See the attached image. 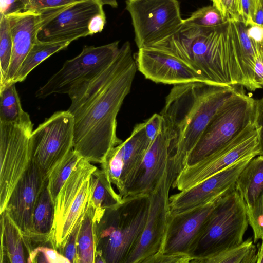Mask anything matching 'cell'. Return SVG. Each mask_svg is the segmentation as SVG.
Wrapping results in <instances>:
<instances>
[{"instance_id":"obj_1","label":"cell","mask_w":263,"mask_h":263,"mask_svg":"<svg viewBox=\"0 0 263 263\" xmlns=\"http://www.w3.org/2000/svg\"><path fill=\"white\" fill-rule=\"evenodd\" d=\"M137 70L130 44L126 42L108 65L68 94V110L74 119L73 149L87 161L101 164L122 142L117 136V117Z\"/></svg>"},{"instance_id":"obj_2","label":"cell","mask_w":263,"mask_h":263,"mask_svg":"<svg viewBox=\"0 0 263 263\" xmlns=\"http://www.w3.org/2000/svg\"><path fill=\"white\" fill-rule=\"evenodd\" d=\"M237 90L235 86L203 82L176 84L171 89L160 114L167 129L177 176L210 120Z\"/></svg>"},{"instance_id":"obj_3","label":"cell","mask_w":263,"mask_h":263,"mask_svg":"<svg viewBox=\"0 0 263 263\" xmlns=\"http://www.w3.org/2000/svg\"><path fill=\"white\" fill-rule=\"evenodd\" d=\"M233 30L230 19L216 28L183 23L173 35L151 47L182 60L207 83L242 86V73Z\"/></svg>"},{"instance_id":"obj_4","label":"cell","mask_w":263,"mask_h":263,"mask_svg":"<svg viewBox=\"0 0 263 263\" xmlns=\"http://www.w3.org/2000/svg\"><path fill=\"white\" fill-rule=\"evenodd\" d=\"M149 206V195H140L106 210L96 223V255L105 263H125L144 229Z\"/></svg>"},{"instance_id":"obj_5","label":"cell","mask_w":263,"mask_h":263,"mask_svg":"<svg viewBox=\"0 0 263 263\" xmlns=\"http://www.w3.org/2000/svg\"><path fill=\"white\" fill-rule=\"evenodd\" d=\"M248 225L246 206L234 189L218 200L191 253V262L240 245Z\"/></svg>"},{"instance_id":"obj_6","label":"cell","mask_w":263,"mask_h":263,"mask_svg":"<svg viewBox=\"0 0 263 263\" xmlns=\"http://www.w3.org/2000/svg\"><path fill=\"white\" fill-rule=\"evenodd\" d=\"M256 99L237 91L218 109L187 156L186 166L215 153L254 121Z\"/></svg>"},{"instance_id":"obj_7","label":"cell","mask_w":263,"mask_h":263,"mask_svg":"<svg viewBox=\"0 0 263 263\" xmlns=\"http://www.w3.org/2000/svg\"><path fill=\"white\" fill-rule=\"evenodd\" d=\"M97 167L82 158L61 189L54 202L50 242L59 251L87 210L91 193L90 176Z\"/></svg>"},{"instance_id":"obj_8","label":"cell","mask_w":263,"mask_h":263,"mask_svg":"<svg viewBox=\"0 0 263 263\" xmlns=\"http://www.w3.org/2000/svg\"><path fill=\"white\" fill-rule=\"evenodd\" d=\"M125 3L138 49L167 39L183 24L177 0H126Z\"/></svg>"},{"instance_id":"obj_9","label":"cell","mask_w":263,"mask_h":263,"mask_svg":"<svg viewBox=\"0 0 263 263\" xmlns=\"http://www.w3.org/2000/svg\"><path fill=\"white\" fill-rule=\"evenodd\" d=\"M30 120L20 124L0 123V213L32 161Z\"/></svg>"},{"instance_id":"obj_10","label":"cell","mask_w":263,"mask_h":263,"mask_svg":"<svg viewBox=\"0 0 263 263\" xmlns=\"http://www.w3.org/2000/svg\"><path fill=\"white\" fill-rule=\"evenodd\" d=\"M259 155V128L254 121L218 151L184 167L176 177L172 187L185 190L248 156Z\"/></svg>"},{"instance_id":"obj_11","label":"cell","mask_w":263,"mask_h":263,"mask_svg":"<svg viewBox=\"0 0 263 263\" xmlns=\"http://www.w3.org/2000/svg\"><path fill=\"white\" fill-rule=\"evenodd\" d=\"M118 41L100 46H85L76 57L66 61L62 68L35 93L44 99L53 94H68L74 87L98 74L117 55Z\"/></svg>"},{"instance_id":"obj_12","label":"cell","mask_w":263,"mask_h":263,"mask_svg":"<svg viewBox=\"0 0 263 263\" xmlns=\"http://www.w3.org/2000/svg\"><path fill=\"white\" fill-rule=\"evenodd\" d=\"M176 176L170 157L165 173L149 194V211L144 229L125 263H144L160 251L171 215L169 193Z\"/></svg>"},{"instance_id":"obj_13","label":"cell","mask_w":263,"mask_h":263,"mask_svg":"<svg viewBox=\"0 0 263 263\" xmlns=\"http://www.w3.org/2000/svg\"><path fill=\"white\" fill-rule=\"evenodd\" d=\"M74 119L67 110L54 112L33 130L32 161L47 177L54 167L73 149Z\"/></svg>"},{"instance_id":"obj_14","label":"cell","mask_w":263,"mask_h":263,"mask_svg":"<svg viewBox=\"0 0 263 263\" xmlns=\"http://www.w3.org/2000/svg\"><path fill=\"white\" fill-rule=\"evenodd\" d=\"M152 142L145 131L144 122L136 125L130 135L110 150L100 164L111 183L121 197L128 190L143 157Z\"/></svg>"},{"instance_id":"obj_15","label":"cell","mask_w":263,"mask_h":263,"mask_svg":"<svg viewBox=\"0 0 263 263\" xmlns=\"http://www.w3.org/2000/svg\"><path fill=\"white\" fill-rule=\"evenodd\" d=\"M255 156H248L194 186L171 195L169 198L170 214L204 205L234 190L239 175Z\"/></svg>"},{"instance_id":"obj_16","label":"cell","mask_w":263,"mask_h":263,"mask_svg":"<svg viewBox=\"0 0 263 263\" xmlns=\"http://www.w3.org/2000/svg\"><path fill=\"white\" fill-rule=\"evenodd\" d=\"M134 57L137 70L155 83L174 85L191 82L207 83L187 63L163 50L143 47L139 49Z\"/></svg>"},{"instance_id":"obj_17","label":"cell","mask_w":263,"mask_h":263,"mask_svg":"<svg viewBox=\"0 0 263 263\" xmlns=\"http://www.w3.org/2000/svg\"><path fill=\"white\" fill-rule=\"evenodd\" d=\"M101 0H81L73 3L45 24L38 39L43 42H73L89 35L88 24L96 14L104 11Z\"/></svg>"},{"instance_id":"obj_18","label":"cell","mask_w":263,"mask_h":263,"mask_svg":"<svg viewBox=\"0 0 263 263\" xmlns=\"http://www.w3.org/2000/svg\"><path fill=\"white\" fill-rule=\"evenodd\" d=\"M68 6L42 13L26 10L6 15L9 21L13 48L11 62L3 89L12 84L22 62L37 41L38 33L41 27Z\"/></svg>"},{"instance_id":"obj_19","label":"cell","mask_w":263,"mask_h":263,"mask_svg":"<svg viewBox=\"0 0 263 263\" xmlns=\"http://www.w3.org/2000/svg\"><path fill=\"white\" fill-rule=\"evenodd\" d=\"M218 200L184 212L171 215L159 253L191 255L204 224Z\"/></svg>"},{"instance_id":"obj_20","label":"cell","mask_w":263,"mask_h":263,"mask_svg":"<svg viewBox=\"0 0 263 263\" xmlns=\"http://www.w3.org/2000/svg\"><path fill=\"white\" fill-rule=\"evenodd\" d=\"M47 178L31 161L14 187L5 210L21 231L23 239L30 234L32 216Z\"/></svg>"},{"instance_id":"obj_21","label":"cell","mask_w":263,"mask_h":263,"mask_svg":"<svg viewBox=\"0 0 263 263\" xmlns=\"http://www.w3.org/2000/svg\"><path fill=\"white\" fill-rule=\"evenodd\" d=\"M170 144V137L164 120L161 132L143 157L127 196L149 195L154 190L169 163Z\"/></svg>"},{"instance_id":"obj_22","label":"cell","mask_w":263,"mask_h":263,"mask_svg":"<svg viewBox=\"0 0 263 263\" xmlns=\"http://www.w3.org/2000/svg\"><path fill=\"white\" fill-rule=\"evenodd\" d=\"M1 213V244L0 262H27L22 234L6 210ZM27 252V251H26Z\"/></svg>"},{"instance_id":"obj_23","label":"cell","mask_w":263,"mask_h":263,"mask_svg":"<svg viewBox=\"0 0 263 263\" xmlns=\"http://www.w3.org/2000/svg\"><path fill=\"white\" fill-rule=\"evenodd\" d=\"M235 190L250 208L263 192V155L253 158L239 175Z\"/></svg>"},{"instance_id":"obj_24","label":"cell","mask_w":263,"mask_h":263,"mask_svg":"<svg viewBox=\"0 0 263 263\" xmlns=\"http://www.w3.org/2000/svg\"><path fill=\"white\" fill-rule=\"evenodd\" d=\"M90 202L95 210L97 222L105 211L121 203L123 198L115 192L112 183L102 169L97 168L90 176Z\"/></svg>"},{"instance_id":"obj_25","label":"cell","mask_w":263,"mask_h":263,"mask_svg":"<svg viewBox=\"0 0 263 263\" xmlns=\"http://www.w3.org/2000/svg\"><path fill=\"white\" fill-rule=\"evenodd\" d=\"M96 223L95 210L89 200L78 236L79 263H95L97 253Z\"/></svg>"},{"instance_id":"obj_26","label":"cell","mask_w":263,"mask_h":263,"mask_svg":"<svg viewBox=\"0 0 263 263\" xmlns=\"http://www.w3.org/2000/svg\"><path fill=\"white\" fill-rule=\"evenodd\" d=\"M71 42H43L38 39L22 62L12 84L24 81L38 65L54 53L66 48Z\"/></svg>"},{"instance_id":"obj_27","label":"cell","mask_w":263,"mask_h":263,"mask_svg":"<svg viewBox=\"0 0 263 263\" xmlns=\"http://www.w3.org/2000/svg\"><path fill=\"white\" fill-rule=\"evenodd\" d=\"M0 123L20 124L30 120L22 108L15 83L0 91Z\"/></svg>"},{"instance_id":"obj_28","label":"cell","mask_w":263,"mask_h":263,"mask_svg":"<svg viewBox=\"0 0 263 263\" xmlns=\"http://www.w3.org/2000/svg\"><path fill=\"white\" fill-rule=\"evenodd\" d=\"M257 249L250 238L240 245L199 259L196 263H256Z\"/></svg>"},{"instance_id":"obj_29","label":"cell","mask_w":263,"mask_h":263,"mask_svg":"<svg viewBox=\"0 0 263 263\" xmlns=\"http://www.w3.org/2000/svg\"><path fill=\"white\" fill-rule=\"evenodd\" d=\"M82 158V156L72 149L48 175L47 186L54 204L61 189Z\"/></svg>"},{"instance_id":"obj_30","label":"cell","mask_w":263,"mask_h":263,"mask_svg":"<svg viewBox=\"0 0 263 263\" xmlns=\"http://www.w3.org/2000/svg\"><path fill=\"white\" fill-rule=\"evenodd\" d=\"M13 41L7 16L0 15V91L5 86L10 64Z\"/></svg>"},{"instance_id":"obj_31","label":"cell","mask_w":263,"mask_h":263,"mask_svg":"<svg viewBox=\"0 0 263 263\" xmlns=\"http://www.w3.org/2000/svg\"><path fill=\"white\" fill-rule=\"evenodd\" d=\"M228 21L217 8L210 5L194 12L189 18L183 20V23L201 27L216 28L223 25Z\"/></svg>"},{"instance_id":"obj_32","label":"cell","mask_w":263,"mask_h":263,"mask_svg":"<svg viewBox=\"0 0 263 263\" xmlns=\"http://www.w3.org/2000/svg\"><path fill=\"white\" fill-rule=\"evenodd\" d=\"M249 224L253 232L254 242L263 239V192L253 204L247 209Z\"/></svg>"},{"instance_id":"obj_33","label":"cell","mask_w":263,"mask_h":263,"mask_svg":"<svg viewBox=\"0 0 263 263\" xmlns=\"http://www.w3.org/2000/svg\"><path fill=\"white\" fill-rule=\"evenodd\" d=\"M27 262L68 263L69 261L57 249L50 246H40L28 255Z\"/></svg>"},{"instance_id":"obj_34","label":"cell","mask_w":263,"mask_h":263,"mask_svg":"<svg viewBox=\"0 0 263 263\" xmlns=\"http://www.w3.org/2000/svg\"><path fill=\"white\" fill-rule=\"evenodd\" d=\"M84 213L77 221L63 247L58 251L71 263H79L77 242L79 232Z\"/></svg>"},{"instance_id":"obj_35","label":"cell","mask_w":263,"mask_h":263,"mask_svg":"<svg viewBox=\"0 0 263 263\" xmlns=\"http://www.w3.org/2000/svg\"><path fill=\"white\" fill-rule=\"evenodd\" d=\"M81 0H27L25 11L42 13L63 8Z\"/></svg>"},{"instance_id":"obj_36","label":"cell","mask_w":263,"mask_h":263,"mask_svg":"<svg viewBox=\"0 0 263 263\" xmlns=\"http://www.w3.org/2000/svg\"><path fill=\"white\" fill-rule=\"evenodd\" d=\"M262 0H238L239 13L246 26L254 25V18Z\"/></svg>"},{"instance_id":"obj_37","label":"cell","mask_w":263,"mask_h":263,"mask_svg":"<svg viewBox=\"0 0 263 263\" xmlns=\"http://www.w3.org/2000/svg\"><path fill=\"white\" fill-rule=\"evenodd\" d=\"M213 5L220 12L223 17L227 19L238 20V0H211Z\"/></svg>"},{"instance_id":"obj_38","label":"cell","mask_w":263,"mask_h":263,"mask_svg":"<svg viewBox=\"0 0 263 263\" xmlns=\"http://www.w3.org/2000/svg\"><path fill=\"white\" fill-rule=\"evenodd\" d=\"M192 259L191 255L185 254L158 253L147 259L144 263H190Z\"/></svg>"},{"instance_id":"obj_39","label":"cell","mask_w":263,"mask_h":263,"mask_svg":"<svg viewBox=\"0 0 263 263\" xmlns=\"http://www.w3.org/2000/svg\"><path fill=\"white\" fill-rule=\"evenodd\" d=\"M144 122L146 134L152 142L161 132L164 119L160 114H154Z\"/></svg>"},{"instance_id":"obj_40","label":"cell","mask_w":263,"mask_h":263,"mask_svg":"<svg viewBox=\"0 0 263 263\" xmlns=\"http://www.w3.org/2000/svg\"><path fill=\"white\" fill-rule=\"evenodd\" d=\"M27 0H0V15L25 11Z\"/></svg>"},{"instance_id":"obj_41","label":"cell","mask_w":263,"mask_h":263,"mask_svg":"<svg viewBox=\"0 0 263 263\" xmlns=\"http://www.w3.org/2000/svg\"><path fill=\"white\" fill-rule=\"evenodd\" d=\"M254 121L259 128L260 155H263V96L261 98L256 100Z\"/></svg>"},{"instance_id":"obj_42","label":"cell","mask_w":263,"mask_h":263,"mask_svg":"<svg viewBox=\"0 0 263 263\" xmlns=\"http://www.w3.org/2000/svg\"><path fill=\"white\" fill-rule=\"evenodd\" d=\"M106 23V15L104 11L94 15L88 24L89 35L101 32Z\"/></svg>"},{"instance_id":"obj_43","label":"cell","mask_w":263,"mask_h":263,"mask_svg":"<svg viewBox=\"0 0 263 263\" xmlns=\"http://www.w3.org/2000/svg\"><path fill=\"white\" fill-rule=\"evenodd\" d=\"M247 32L248 36L255 44L256 47L263 43V26L256 24L247 27Z\"/></svg>"},{"instance_id":"obj_44","label":"cell","mask_w":263,"mask_h":263,"mask_svg":"<svg viewBox=\"0 0 263 263\" xmlns=\"http://www.w3.org/2000/svg\"><path fill=\"white\" fill-rule=\"evenodd\" d=\"M254 75L257 89L263 88V61L259 58L255 62Z\"/></svg>"},{"instance_id":"obj_45","label":"cell","mask_w":263,"mask_h":263,"mask_svg":"<svg viewBox=\"0 0 263 263\" xmlns=\"http://www.w3.org/2000/svg\"><path fill=\"white\" fill-rule=\"evenodd\" d=\"M254 21V24L263 26V2L262 6L257 11Z\"/></svg>"},{"instance_id":"obj_46","label":"cell","mask_w":263,"mask_h":263,"mask_svg":"<svg viewBox=\"0 0 263 263\" xmlns=\"http://www.w3.org/2000/svg\"><path fill=\"white\" fill-rule=\"evenodd\" d=\"M258 248L256 254V263H263V239Z\"/></svg>"},{"instance_id":"obj_47","label":"cell","mask_w":263,"mask_h":263,"mask_svg":"<svg viewBox=\"0 0 263 263\" xmlns=\"http://www.w3.org/2000/svg\"><path fill=\"white\" fill-rule=\"evenodd\" d=\"M102 4L104 5H108L113 8H117L118 7V3L117 0H101Z\"/></svg>"}]
</instances>
